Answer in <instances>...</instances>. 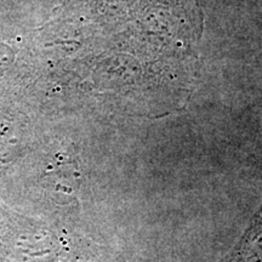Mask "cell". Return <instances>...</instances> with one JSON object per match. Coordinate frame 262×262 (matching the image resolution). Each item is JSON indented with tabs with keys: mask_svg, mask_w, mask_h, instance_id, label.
Masks as SVG:
<instances>
[{
	"mask_svg": "<svg viewBox=\"0 0 262 262\" xmlns=\"http://www.w3.org/2000/svg\"><path fill=\"white\" fill-rule=\"evenodd\" d=\"M237 261L262 262V208L244 237Z\"/></svg>",
	"mask_w": 262,
	"mask_h": 262,
	"instance_id": "1",
	"label": "cell"
}]
</instances>
